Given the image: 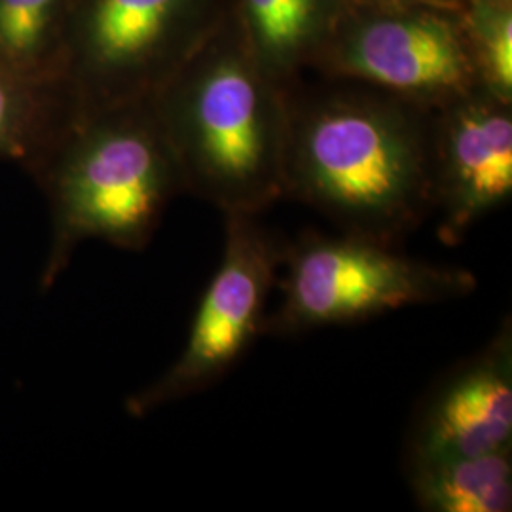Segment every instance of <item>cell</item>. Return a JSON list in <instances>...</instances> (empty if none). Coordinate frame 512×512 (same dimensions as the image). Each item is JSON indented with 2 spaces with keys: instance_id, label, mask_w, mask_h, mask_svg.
<instances>
[{
  "instance_id": "52a82bcc",
  "label": "cell",
  "mask_w": 512,
  "mask_h": 512,
  "mask_svg": "<svg viewBox=\"0 0 512 512\" xmlns=\"http://www.w3.org/2000/svg\"><path fill=\"white\" fill-rule=\"evenodd\" d=\"M224 222L219 268L200 300L186 346L158 380L129 397L126 410L133 418L217 384L264 332L285 243L258 222V215H226Z\"/></svg>"
},
{
  "instance_id": "7a4b0ae2",
  "label": "cell",
  "mask_w": 512,
  "mask_h": 512,
  "mask_svg": "<svg viewBox=\"0 0 512 512\" xmlns=\"http://www.w3.org/2000/svg\"><path fill=\"white\" fill-rule=\"evenodd\" d=\"M287 93L230 14L152 97L184 192L224 217L260 215L283 200Z\"/></svg>"
},
{
  "instance_id": "7c38bea8",
  "label": "cell",
  "mask_w": 512,
  "mask_h": 512,
  "mask_svg": "<svg viewBox=\"0 0 512 512\" xmlns=\"http://www.w3.org/2000/svg\"><path fill=\"white\" fill-rule=\"evenodd\" d=\"M73 118L63 80L0 63V162L19 164L31 175Z\"/></svg>"
},
{
  "instance_id": "8fae6325",
  "label": "cell",
  "mask_w": 512,
  "mask_h": 512,
  "mask_svg": "<svg viewBox=\"0 0 512 512\" xmlns=\"http://www.w3.org/2000/svg\"><path fill=\"white\" fill-rule=\"evenodd\" d=\"M406 475L423 511H511L512 446L478 456L406 459Z\"/></svg>"
},
{
  "instance_id": "9c48e42d",
  "label": "cell",
  "mask_w": 512,
  "mask_h": 512,
  "mask_svg": "<svg viewBox=\"0 0 512 512\" xmlns=\"http://www.w3.org/2000/svg\"><path fill=\"white\" fill-rule=\"evenodd\" d=\"M512 446V325L450 370L414 420L406 459L478 456Z\"/></svg>"
},
{
  "instance_id": "ba28073f",
  "label": "cell",
  "mask_w": 512,
  "mask_h": 512,
  "mask_svg": "<svg viewBox=\"0 0 512 512\" xmlns=\"http://www.w3.org/2000/svg\"><path fill=\"white\" fill-rule=\"evenodd\" d=\"M512 196V101L476 88L433 110V213L442 243Z\"/></svg>"
},
{
  "instance_id": "277c9868",
  "label": "cell",
  "mask_w": 512,
  "mask_h": 512,
  "mask_svg": "<svg viewBox=\"0 0 512 512\" xmlns=\"http://www.w3.org/2000/svg\"><path fill=\"white\" fill-rule=\"evenodd\" d=\"M232 14V0H71L61 78L74 116L152 99Z\"/></svg>"
},
{
  "instance_id": "9a60e30c",
  "label": "cell",
  "mask_w": 512,
  "mask_h": 512,
  "mask_svg": "<svg viewBox=\"0 0 512 512\" xmlns=\"http://www.w3.org/2000/svg\"><path fill=\"white\" fill-rule=\"evenodd\" d=\"M346 4H370V6H420L458 12L461 0H346Z\"/></svg>"
},
{
  "instance_id": "30bf717a",
  "label": "cell",
  "mask_w": 512,
  "mask_h": 512,
  "mask_svg": "<svg viewBox=\"0 0 512 512\" xmlns=\"http://www.w3.org/2000/svg\"><path fill=\"white\" fill-rule=\"evenodd\" d=\"M346 0H232V14L262 69L285 90L300 82Z\"/></svg>"
},
{
  "instance_id": "8992f818",
  "label": "cell",
  "mask_w": 512,
  "mask_h": 512,
  "mask_svg": "<svg viewBox=\"0 0 512 512\" xmlns=\"http://www.w3.org/2000/svg\"><path fill=\"white\" fill-rule=\"evenodd\" d=\"M311 71L437 110L478 88L458 12L346 4Z\"/></svg>"
},
{
  "instance_id": "6da1fadb",
  "label": "cell",
  "mask_w": 512,
  "mask_h": 512,
  "mask_svg": "<svg viewBox=\"0 0 512 512\" xmlns=\"http://www.w3.org/2000/svg\"><path fill=\"white\" fill-rule=\"evenodd\" d=\"M287 105L283 198L391 245L433 213V110L340 80Z\"/></svg>"
},
{
  "instance_id": "5b68a950",
  "label": "cell",
  "mask_w": 512,
  "mask_h": 512,
  "mask_svg": "<svg viewBox=\"0 0 512 512\" xmlns=\"http://www.w3.org/2000/svg\"><path fill=\"white\" fill-rule=\"evenodd\" d=\"M281 268V302L264 323L274 336L361 323L476 289L475 274L465 268L410 258L397 245L351 232L300 236L283 247Z\"/></svg>"
},
{
  "instance_id": "5bb4252c",
  "label": "cell",
  "mask_w": 512,
  "mask_h": 512,
  "mask_svg": "<svg viewBox=\"0 0 512 512\" xmlns=\"http://www.w3.org/2000/svg\"><path fill=\"white\" fill-rule=\"evenodd\" d=\"M458 14L478 88L512 101V0H461Z\"/></svg>"
},
{
  "instance_id": "4fadbf2b",
  "label": "cell",
  "mask_w": 512,
  "mask_h": 512,
  "mask_svg": "<svg viewBox=\"0 0 512 512\" xmlns=\"http://www.w3.org/2000/svg\"><path fill=\"white\" fill-rule=\"evenodd\" d=\"M71 0H0V63L38 78H61Z\"/></svg>"
},
{
  "instance_id": "3957f363",
  "label": "cell",
  "mask_w": 512,
  "mask_h": 512,
  "mask_svg": "<svg viewBox=\"0 0 512 512\" xmlns=\"http://www.w3.org/2000/svg\"><path fill=\"white\" fill-rule=\"evenodd\" d=\"M31 177L52 217L40 291L54 285L88 239L145 249L171 200L184 192L152 99L74 116Z\"/></svg>"
}]
</instances>
